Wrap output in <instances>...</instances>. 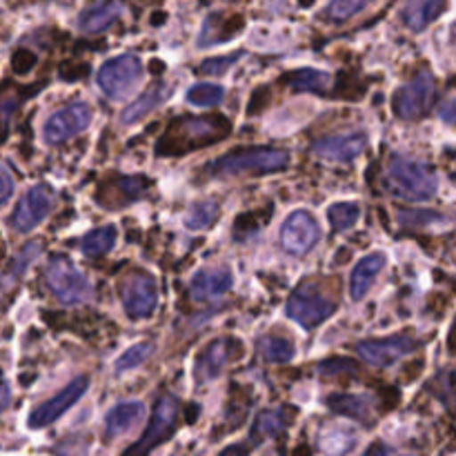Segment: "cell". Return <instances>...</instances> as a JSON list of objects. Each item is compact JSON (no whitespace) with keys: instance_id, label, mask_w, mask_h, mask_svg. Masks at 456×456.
Listing matches in <instances>:
<instances>
[{"instance_id":"43","label":"cell","mask_w":456,"mask_h":456,"mask_svg":"<svg viewBox=\"0 0 456 456\" xmlns=\"http://www.w3.org/2000/svg\"><path fill=\"white\" fill-rule=\"evenodd\" d=\"M452 43L456 45V22H454V27H452Z\"/></svg>"},{"instance_id":"19","label":"cell","mask_w":456,"mask_h":456,"mask_svg":"<svg viewBox=\"0 0 456 456\" xmlns=\"http://www.w3.org/2000/svg\"><path fill=\"white\" fill-rule=\"evenodd\" d=\"M120 12H123V7H120L118 0H101V3L92 4V7H87L78 16L80 31H85V34H101L111 22L118 20Z\"/></svg>"},{"instance_id":"31","label":"cell","mask_w":456,"mask_h":456,"mask_svg":"<svg viewBox=\"0 0 456 456\" xmlns=\"http://www.w3.org/2000/svg\"><path fill=\"white\" fill-rule=\"evenodd\" d=\"M258 347H261L263 359L270 361V363H288V361L294 359V346L288 338L265 337L261 338Z\"/></svg>"},{"instance_id":"35","label":"cell","mask_w":456,"mask_h":456,"mask_svg":"<svg viewBox=\"0 0 456 456\" xmlns=\"http://www.w3.org/2000/svg\"><path fill=\"white\" fill-rule=\"evenodd\" d=\"M151 354V343H138V346H132L123 356H118V361L114 363L116 372H127V370H134L136 365H141L147 356Z\"/></svg>"},{"instance_id":"7","label":"cell","mask_w":456,"mask_h":456,"mask_svg":"<svg viewBox=\"0 0 456 456\" xmlns=\"http://www.w3.org/2000/svg\"><path fill=\"white\" fill-rule=\"evenodd\" d=\"M141 61L134 53L110 58L98 69V87L102 89L105 96L120 101V98H125L136 87V83L141 80Z\"/></svg>"},{"instance_id":"10","label":"cell","mask_w":456,"mask_h":456,"mask_svg":"<svg viewBox=\"0 0 456 456\" xmlns=\"http://www.w3.org/2000/svg\"><path fill=\"white\" fill-rule=\"evenodd\" d=\"M319 239L321 227L307 209H294L283 221L279 234L281 248L288 254H292V256H303V254L312 252V248L319 243Z\"/></svg>"},{"instance_id":"23","label":"cell","mask_w":456,"mask_h":456,"mask_svg":"<svg viewBox=\"0 0 456 456\" xmlns=\"http://www.w3.org/2000/svg\"><path fill=\"white\" fill-rule=\"evenodd\" d=\"M445 0H408L403 7V22L408 29L423 31L444 13Z\"/></svg>"},{"instance_id":"17","label":"cell","mask_w":456,"mask_h":456,"mask_svg":"<svg viewBox=\"0 0 456 456\" xmlns=\"http://www.w3.org/2000/svg\"><path fill=\"white\" fill-rule=\"evenodd\" d=\"M368 147V136L363 132L338 134V136H328L312 147L319 159L332 160V163H350L356 156L363 154Z\"/></svg>"},{"instance_id":"9","label":"cell","mask_w":456,"mask_h":456,"mask_svg":"<svg viewBox=\"0 0 456 456\" xmlns=\"http://www.w3.org/2000/svg\"><path fill=\"white\" fill-rule=\"evenodd\" d=\"M120 298H123V307L127 312L129 319H147L154 314L156 303H159V292H156L154 276L147 272H129L123 281H120Z\"/></svg>"},{"instance_id":"33","label":"cell","mask_w":456,"mask_h":456,"mask_svg":"<svg viewBox=\"0 0 456 456\" xmlns=\"http://www.w3.org/2000/svg\"><path fill=\"white\" fill-rule=\"evenodd\" d=\"M225 92H223L221 85H214V83H199L187 92V102L196 107H212L218 105L223 101Z\"/></svg>"},{"instance_id":"1","label":"cell","mask_w":456,"mask_h":456,"mask_svg":"<svg viewBox=\"0 0 456 456\" xmlns=\"http://www.w3.org/2000/svg\"><path fill=\"white\" fill-rule=\"evenodd\" d=\"M232 123L221 114L214 116H178L163 136L156 142V156L163 159H174V156H185L190 151L203 150V147L221 142L223 138L230 136Z\"/></svg>"},{"instance_id":"40","label":"cell","mask_w":456,"mask_h":456,"mask_svg":"<svg viewBox=\"0 0 456 456\" xmlns=\"http://www.w3.org/2000/svg\"><path fill=\"white\" fill-rule=\"evenodd\" d=\"M441 118H444L445 123L456 125V98H452V101H448L441 107Z\"/></svg>"},{"instance_id":"22","label":"cell","mask_w":456,"mask_h":456,"mask_svg":"<svg viewBox=\"0 0 456 456\" xmlns=\"http://www.w3.org/2000/svg\"><path fill=\"white\" fill-rule=\"evenodd\" d=\"M142 414H145V408H142L141 401H125V403H118L107 414L105 436L107 439H116V436L125 435V432H129L141 421Z\"/></svg>"},{"instance_id":"34","label":"cell","mask_w":456,"mask_h":456,"mask_svg":"<svg viewBox=\"0 0 456 456\" xmlns=\"http://www.w3.org/2000/svg\"><path fill=\"white\" fill-rule=\"evenodd\" d=\"M218 216V205L214 200H200L194 208L190 209V214L185 216V225L190 230H203L209 227Z\"/></svg>"},{"instance_id":"6","label":"cell","mask_w":456,"mask_h":456,"mask_svg":"<svg viewBox=\"0 0 456 456\" xmlns=\"http://www.w3.org/2000/svg\"><path fill=\"white\" fill-rule=\"evenodd\" d=\"M176 417H178V401L172 395H163L156 401L154 414H151V421L147 426L145 435L127 448V452L123 456H147L154 448H159L160 444L169 439V436L176 432Z\"/></svg>"},{"instance_id":"41","label":"cell","mask_w":456,"mask_h":456,"mask_svg":"<svg viewBox=\"0 0 456 456\" xmlns=\"http://www.w3.org/2000/svg\"><path fill=\"white\" fill-rule=\"evenodd\" d=\"M9 399H12V395H9L7 383L0 381V412H3V410L7 408V405H9Z\"/></svg>"},{"instance_id":"37","label":"cell","mask_w":456,"mask_h":456,"mask_svg":"<svg viewBox=\"0 0 456 456\" xmlns=\"http://www.w3.org/2000/svg\"><path fill=\"white\" fill-rule=\"evenodd\" d=\"M12 65L18 74H27V71L36 65V56L31 52H27V49H20V52L13 53Z\"/></svg>"},{"instance_id":"36","label":"cell","mask_w":456,"mask_h":456,"mask_svg":"<svg viewBox=\"0 0 456 456\" xmlns=\"http://www.w3.org/2000/svg\"><path fill=\"white\" fill-rule=\"evenodd\" d=\"M243 58V52H236L232 53V56H221V58H208V61L200 62L199 71L205 76H221L225 74L227 69H230L232 65H236V62Z\"/></svg>"},{"instance_id":"42","label":"cell","mask_w":456,"mask_h":456,"mask_svg":"<svg viewBox=\"0 0 456 456\" xmlns=\"http://www.w3.org/2000/svg\"><path fill=\"white\" fill-rule=\"evenodd\" d=\"M363 456H387V445H386V444H374V445H370L368 452H365Z\"/></svg>"},{"instance_id":"18","label":"cell","mask_w":456,"mask_h":456,"mask_svg":"<svg viewBox=\"0 0 456 456\" xmlns=\"http://www.w3.org/2000/svg\"><path fill=\"white\" fill-rule=\"evenodd\" d=\"M383 267H386V254L381 252L368 254V256H363L356 263L350 276V297L354 301H363L365 294L370 292V288L377 281V276L381 274Z\"/></svg>"},{"instance_id":"5","label":"cell","mask_w":456,"mask_h":456,"mask_svg":"<svg viewBox=\"0 0 456 456\" xmlns=\"http://www.w3.org/2000/svg\"><path fill=\"white\" fill-rule=\"evenodd\" d=\"M45 281L47 288L52 289L53 297L62 303V305H78V303L87 301L89 292V281L80 274L67 258H52V263L45 270Z\"/></svg>"},{"instance_id":"11","label":"cell","mask_w":456,"mask_h":456,"mask_svg":"<svg viewBox=\"0 0 456 456\" xmlns=\"http://www.w3.org/2000/svg\"><path fill=\"white\" fill-rule=\"evenodd\" d=\"M243 354V346L240 341L232 337H221L216 341H212L209 346H205V350L200 352L199 359L194 363V379L199 383L212 381L216 379L232 361H236Z\"/></svg>"},{"instance_id":"13","label":"cell","mask_w":456,"mask_h":456,"mask_svg":"<svg viewBox=\"0 0 456 456\" xmlns=\"http://www.w3.org/2000/svg\"><path fill=\"white\" fill-rule=\"evenodd\" d=\"M92 120V110L85 102H74V105L58 110L47 118L43 127V136L49 145H58V142L67 141V138L76 136V134L85 132Z\"/></svg>"},{"instance_id":"8","label":"cell","mask_w":456,"mask_h":456,"mask_svg":"<svg viewBox=\"0 0 456 456\" xmlns=\"http://www.w3.org/2000/svg\"><path fill=\"white\" fill-rule=\"evenodd\" d=\"M435 92V78L428 71H421L408 85L396 89V94L392 96V110L403 120L421 118L432 107Z\"/></svg>"},{"instance_id":"38","label":"cell","mask_w":456,"mask_h":456,"mask_svg":"<svg viewBox=\"0 0 456 456\" xmlns=\"http://www.w3.org/2000/svg\"><path fill=\"white\" fill-rule=\"evenodd\" d=\"M12 194H13V178L12 174H9V169L0 165V208L12 199Z\"/></svg>"},{"instance_id":"20","label":"cell","mask_w":456,"mask_h":456,"mask_svg":"<svg viewBox=\"0 0 456 456\" xmlns=\"http://www.w3.org/2000/svg\"><path fill=\"white\" fill-rule=\"evenodd\" d=\"M232 288V272L221 267V270H200L191 279V297L194 301H208V298L221 297Z\"/></svg>"},{"instance_id":"29","label":"cell","mask_w":456,"mask_h":456,"mask_svg":"<svg viewBox=\"0 0 456 456\" xmlns=\"http://www.w3.org/2000/svg\"><path fill=\"white\" fill-rule=\"evenodd\" d=\"M328 408L337 414L356 419V421H368V403L359 396L352 395H332L328 396Z\"/></svg>"},{"instance_id":"30","label":"cell","mask_w":456,"mask_h":456,"mask_svg":"<svg viewBox=\"0 0 456 456\" xmlns=\"http://www.w3.org/2000/svg\"><path fill=\"white\" fill-rule=\"evenodd\" d=\"M361 208L359 203H352V200H343V203L330 205L328 209V221L332 225L334 232H346L359 221Z\"/></svg>"},{"instance_id":"21","label":"cell","mask_w":456,"mask_h":456,"mask_svg":"<svg viewBox=\"0 0 456 456\" xmlns=\"http://www.w3.org/2000/svg\"><path fill=\"white\" fill-rule=\"evenodd\" d=\"M169 96H172V87H169L167 83L151 85V87L147 89L141 98H136V101H134L132 105L123 111V114H120V123L134 125L136 120L145 118L147 114H151V111L156 110V107L163 105Z\"/></svg>"},{"instance_id":"26","label":"cell","mask_w":456,"mask_h":456,"mask_svg":"<svg viewBox=\"0 0 456 456\" xmlns=\"http://www.w3.org/2000/svg\"><path fill=\"white\" fill-rule=\"evenodd\" d=\"M285 423H288V419H285V412L283 410H267V412H261L258 414V419L254 421V428H252V444H261V441L270 439V436H276L283 432Z\"/></svg>"},{"instance_id":"28","label":"cell","mask_w":456,"mask_h":456,"mask_svg":"<svg viewBox=\"0 0 456 456\" xmlns=\"http://www.w3.org/2000/svg\"><path fill=\"white\" fill-rule=\"evenodd\" d=\"M116 243V230L111 225L107 227H96L94 232H89L83 239V254L85 256H102V254L110 252Z\"/></svg>"},{"instance_id":"27","label":"cell","mask_w":456,"mask_h":456,"mask_svg":"<svg viewBox=\"0 0 456 456\" xmlns=\"http://www.w3.org/2000/svg\"><path fill=\"white\" fill-rule=\"evenodd\" d=\"M354 441L356 436L350 428L337 426V428H328V430H323L319 444L328 456H343L352 448V445H354Z\"/></svg>"},{"instance_id":"14","label":"cell","mask_w":456,"mask_h":456,"mask_svg":"<svg viewBox=\"0 0 456 456\" xmlns=\"http://www.w3.org/2000/svg\"><path fill=\"white\" fill-rule=\"evenodd\" d=\"M53 194L47 185H36L27 191L12 214V227L20 234L36 230L52 209Z\"/></svg>"},{"instance_id":"25","label":"cell","mask_w":456,"mask_h":456,"mask_svg":"<svg viewBox=\"0 0 456 456\" xmlns=\"http://www.w3.org/2000/svg\"><path fill=\"white\" fill-rule=\"evenodd\" d=\"M283 80L294 89V92L319 94V92H325V89L330 87V83H332V76L325 74V71L310 69V67H305V69L292 71V74L285 76Z\"/></svg>"},{"instance_id":"12","label":"cell","mask_w":456,"mask_h":456,"mask_svg":"<svg viewBox=\"0 0 456 456\" xmlns=\"http://www.w3.org/2000/svg\"><path fill=\"white\" fill-rule=\"evenodd\" d=\"M89 387V379L87 377H78L69 383L67 387H62L56 396H52L49 401L40 403L34 412L29 414V428L34 430H40V428H47L52 426L53 421L62 417L71 405L78 403L83 399V395L87 392Z\"/></svg>"},{"instance_id":"32","label":"cell","mask_w":456,"mask_h":456,"mask_svg":"<svg viewBox=\"0 0 456 456\" xmlns=\"http://www.w3.org/2000/svg\"><path fill=\"white\" fill-rule=\"evenodd\" d=\"M370 4V0H330V4L325 7L323 18L330 22H343L350 20L352 16L365 9Z\"/></svg>"},{"instance_id":"24","label":"cell","mask_w":456,"mask_h":456,"mask_svg":"<svg viewBox=\"0 0 456 456\" xmlns=\"http://www.w3.org/2000/svg\"><path fill=\"white\" fill-rule=\"evenodd\" d=\"M240 27H230V18L221 16V13H209L205 18V25L200 29L199 45L200 47H209V45H221L225 40L234 38L239 34Z\"/></svg>"},{"instance_id":"3","label":"cell","mask_w":456,"mask_h":456,"mask_svg":"<svg viewBox=\"0 0 456 456\" xmlns=\"http://www.w3.org/2000/svg\"><path fill=\"white\" fill-rule=\"evenodd\" d=\"M288 165L289 154L285 150H272V147H239V150L227 151L214 165H209L208 172L212 176H232V174L261 176V174L281 172Z\"/></svg>"},{"instance_id":"2","label":"cell","mask_w":456,"mask_h":456,"mask_svg":"<svg viewBox=\"0 0 456 456\" xmlns=\"http://www.w3.org/2000/svg\"><path fill=\"white\" fill-rule=\"evenodd\" d=\"M383 185L396 199L428 200L436 194V176L430 167L395 154L387 160Z\"/></svg>"},{"instance_id":"39","label":"cell","mask_w":456,"mask_h":456,"mask_svg":"<svg viewBox=\"0 0 456 456\" xmlns=\"http://www.w3.org/2000/svg\"><path fill=\"white\" fill-rule=\"evenodd\" d=\"M254 448H256V444H252V441H240V444H234L223 450L218 456H249Z\"/></svg>"},{"instance_id":"15","label":"cell","mask_w":456,"mask_h":456,"mask_svg":"<svg viewBox=\"0 0 456 456\" xmlns=\"http://www.w3.org/2000/svg\"><path fill=\"white\" fill-rule=\"evenodd\" d=\"M147 187H150V181L142 176H111L98 187L96 203L107 209L125 208L141 199Z\"/></svg>"},{"instance_id":"4","label":"cell","mask_w":456,"mask_h":456,"mask_svg":"<svg viewBox=\"0 0 456 456\" xmlns=\"http://www.w3.org/2000/svg\"><path fill=\"white\" fill-rule=\"evenodd\" d=\"M337 310V301L319 281H305L288 298V316L305 330L319 328Z\"/></svg>"},{"instance_id":"16","label":"cell","mask_w":456,"mask_h":456,"mask_svg":"<svg viewBox=\"0 0 456 456\" xmlns=\"http://www.w3.org/2000/svg\"><path fill=\"white\" fill-rule=\"evenodd\" d=\"M414 347V338L410 334H396L390 338H372V341H361L356 346V352L361 359L368 361L374 368H387L401 356L408 354Z\"/></svg>"}]
</instances>
